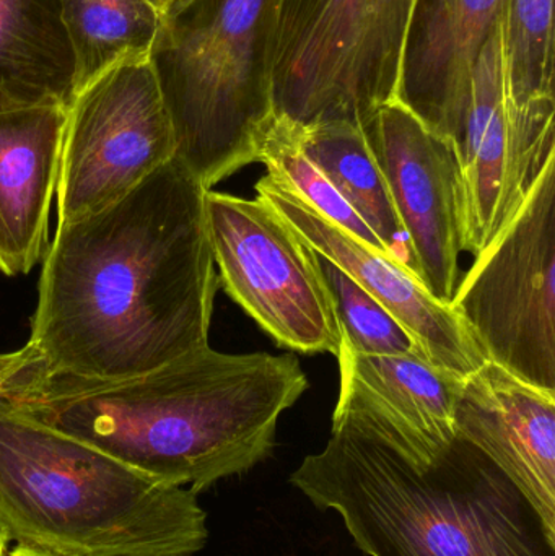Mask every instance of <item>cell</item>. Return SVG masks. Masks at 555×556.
I'll use <instances>...</instances> for the list:
<instances>
[{"label": "cell", "mask_w": 555, "mask_h": 556, "mask_svg": "<svg viewBox=\"0 0 555 556\" xmlns=\"http://www.w3.org/2000/svg\"><path fill=\"white\" fill-rule=\"evenodd\" d=\"M207 191L173 159L119 201L58 224L23 346L29 362L119 381L207 346L220 285Z\"/></svg>", "instance_id": "6da1fadb"}, {"label": "cell", "mask_w": 555, "mask_h": 556, "mask_svg": "<svg viewBox=\"0 0 555 556\" xmlns=\"http://www.w3.org/2000/svg\"><path fill=\"white\" fill-rule=\"evenodd\" d=\"M18 352L2 407L194 493L270 457L277 421L310 386L295 356L211 345L119 381L49 375Z\"/></svg>", "instance_id": "7a4b0ae2"}, {"label": "cell", "mask_w": 555, "mask_h": 556, "mask_svg": "<svg viewBox=\"0 0 555 556\" xmlns=\"http://www.w3.org/2000/svg\"><path fill=\"white\" fill-rule=\"evenodd\" d=\"M290 482L342 518L368 556H555V538L518 486L456 437L419 470L351 425L332 427Z\"/></svg>", "instance_id": "3957f363"}, {"label": "cell", "mask_w": 555, "mask_h": 556, "mask_svg": "<svg viewBox=\"0 0 555 556\" xmlns=\"http://www.w3.org/2000/svg\"><path fill=\"white\" fill-rule=\"evenodd\" d=\"M0 522L54 556H192L209 541L198 493L0 405Z\"/></svg>", "instance_id": "277c9868"}, {"label": "cell", "mask_w": 555, "mask_h": 556, "mask_svg": "<svg viewBox=\"0 0 555 556\" xmlns=\"http://www.w3.org/2000/svg\"><path fill=\"white\" fill-rule=\"evenodd\" d=\"M273 0H191L166 16L152 52L175 159L205 189L257 162L274 117Z\"/></svg>", "instance_id": "5b68a950"}, {"label": "cell", "mask_w": 555, "mask_h": 556, "mask_svg": "<svg viewBox=\"0 0 555 556\" xmlns=\"http://www.w3.org/2000/svg\"><path fill=\"white\" fill-rule=\"evenodd\" d=\"M414 0H273L274 114L361 126L398 100Z\"/></svg>", "instance_id": "8992f818"}, {"label": "cell", "mask_w": 555, "mask_h": 556, "mask_svg": "<svg viewBox=\"0 0 555 556\" xmlns=\"http://www.w3.org/2000/svg\"><path fill=\"white\" fill-rule=\"evenodd\" d=\"M450 306L485 362L555 392V160L476 256Z\"/></svg>", "instance_id": "52a82bcc"}, {"label": "cell", "mask_w": 555, "mask_h": 556, "mask_svg": "<svg viewBox=\"0 0 555 556\" xmlns=\"http://www.w3.org/2000/svg\"><path fill=\"white\" fill-rule=\"evenodd\" d=\"M218 283L277 345L338 356L342 330L318 254L263 199L205 194Z\"/></svg>", "instance_id": "ba28073f"}, {"label": "cell", "mask_w": 555, "mask_h": 556, "mask_svg": "<svg viewBox=\"0 0 555 556\" xmlns=\"http://www.w3.org/2000/svg\"><path fill=\"white\" fill-rule=\"evenodd\" d=\"M172 119L152 58H127L98 74L65 106L59 224L129 194L175 159Z\"/></svg>", "instance_id": "9c48e42d"}, {"label": "cell", "mask_w": 555, "mask_h": 556, "mask_svg": "<svg viewBox=\"0 0 555 556\" xmlns=\"http://www.w3.org/2000/svg\"><path fill=\"white\" fill-rule=\"evenodd\" d=\"M555 101L515 103L508 94L502 20L472 68L468 108L456 140L462 172L463 251L481 254L514 220L555 160Z\"/></svg>", "instance_id": "30bf717a"}, {"label": "cell", "mask_w": 555, "mask_h": 556, "mask_svg": "<svg viewBox=\"0 0 555 556\" xmlns=\"http://www.w3.org/2000/svg\"><path fill=\"white\" fill-rule=\"evenodd\" d=\"M361 129L403 227L409 269L450 304L463 253L455 150L398 100L378 106Z\"/></svg>", "instance_id": "8fae6325"}, {"label": "cell", "mask_w": 555, "mask_h": 556, "mask_svg": "<svg viewBox=\"0 0 555 556\" xmlns=\"http://www.w3.org/2000/svg\"><path fill=\"white\" fill-rule=\"evenodd\" d=\"M256 192L299 240L390 311L427 362L462 381L484 365L478 343L452 306L433 296L406 264L352 237L267 173Z\"/></svg>", "instance_id": "7c38bea8"}, {"label": "cell", "mask_w": 555, "mask_h": 556, "mask_svg": "<svg viewBox=\"0 0 555 556\" xmlns=\"http://www.w3.org/2000/svg\"><path fill=\"white\" fill-rule=\"evenodd\" d=\"M332 427L351 425L416 469L432 466L456 438L462 379L416 355L368 356L342 342Z\"/></svg>", "instance_id": "4fadbf2b"}, {"label": "cell", "mask_w": 555, "mask_h": 556, "mask_svg": "<svg viewBox=\"0 0 555 556\" xmlns=\"http://www.w3.org/2000/svg\"><path fill=\"white\" fill-rule=\"evenodd\" d=\"M455 428L518 486L555 538V392L485 362L459 388Z\"/></svg>", "instance_id": "5bb4252c"}, {"label": "cell", "mask_w": 555, "mask_h": 556, "mask_svg": "<svg viewBox=\"0 0 555 556\" xmlns=\"http://www.w3.org/2000/svg\"><path fill=\"white\" fill-rule=\"evenodd\" d=\"M507 0H414L398 101L455 147L472 68Z\"/></svg>", "instance_id": "9a60e30c"}, {"label": "cell", "mask_w": 555, "mask_h": 556, "mask_svg": "<svg viewBox=\"0 0 555 556\" xmlns=\"http://www.w3.org/2000/svg\"><path fill=\"white\" fill-rule=\"evenodd\" d=\"M65 106L0 111V273L26 276L45 260Z\"/></svg>", "instance_id": "2e32d148"}, {"label": "cell", "mask_w": 555, "mask_h": 556, "mask_svg": "<svg viewBox=\"0 0 555 556\" xmlns=\"http://www.w3.org/2000/svg\"><path fill=\"white\" fill-rule=\"evenodd\" d=\"M74 55L58 0H0V111L67 106Z\"/></svg>", "instance_id": "e0dca14e"}, {"label": "cell", "mask_w": 555, "mask_h": 556, "mask_svg": "<svg viewBox=\"0 0 555 556\" xmlns=\"http://www.w3.org/2000/svg\"><path fill=\"white\" fill-rule=\"evenodd\" d=\"M295 130L305 155L374 231L384 251L409 267L403 227L361 126L329 123L295 126Z\"/></svg>", "instance_id": "ac0fdd59"}, {"label": "cell", "mask_w": 555, "mask_h": 556, "mask_svg": "<svg viewBox=\"0 0 555 556\" xmlns=\"http://www.w3.org/2000/svg\"><path fill=\"white\" fill-rule=\"evenodd\" d=\"M74 55V91L127 58H152L165 18L147 0H58Z\"/></svg>", "instance_id": "d6986e66"}, {"label": "cell", "mask_w": 555, "mask_h": 556, "mask_svg": "<svg viewBox=\"0 0 555 556\" xmlns=\"http://www.w3.org/2000/svg\"><path fill=\"white\" fill-rule=\"evenodd\" d=\"M502 38L512 100L521 106L555 101L554 0H507Z\"/></svg>", "instance_id": "ffe728a7"}, {"label": "cell", "mask_w": 555, "mask_h": 556, "mask_svg": "<svg viewBox=\"0 0 555 556\" xmlns=\"http://www.w3.org/2000/svg\"><path fill=\"white\" fill-rule=\"evenodd\" d=\"M257 162L266 166L267 175L280 179L323 217L368 247L387 253L374 231L336 191L325 173L305 155L292 123L274 114L261 137Z\"/></svg>", "instance_id": "44dd1931"}, {"label": "cell", "mask_w": 555, "mask_h": 556, "mask_svg": "<svg viewBox=\"0 0 555 556\" xmlns=\"http://www.w3.org/2000/svg\"><path fill=\"white\" fill-rule=\"evenodd\" d=\"M319 260L335 300L342 342L361 355H416L424 358L413 337L391 316L390 311L358 287L344 270L323 257Z\"/></svg>", "instance_id": "7402d4cb"}, {"label": "cell", "mask_w": 555, "mask_h": 556, "mask_svg": "<svg viewBox=\"0 0 555 556\" xmlns=\"http://www.w3.org/2000/svg\"><path fill=\"white\" fill-rule=\"evenodd\" d=\"M147 2L152 3L159 10L160 15L166 18V16L172 15V13H175L176 10L181 9L182 5L191 2V0H147Z\"/></svg>", "instance_id": "603a6c76"}, {"label": "cell", "mask_w": 555, "mask_h": 556, "mask_svg": "<svg viewBox=\"0 0 555 556\" xmlns=\"http://www.w3.org/2000/svg\"><path fill=\"white\" fill-rule=\"evenodd\" d=\"M10 556H54L46 554V552L36 551V548L23 547V545H15L10 548Z\"/></svg>", "instance_id": "cb8c5ba5"}, {"label": "cell", "mask_w": 555, "mask_h": 556, "mask_svg": "<svg viewBox=\"0 0 555 556\" xmlns=\"http://www.w3.org/2000/svg\"><path fill=\"white\" fill-rule=\"evenodd\" d=\"M10 542L9 535H7L5 529H3L2 522H0V556H10Z\"/></svg>", "instance_id": "d4e9b609"}]
</instances>
